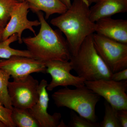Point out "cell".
Listing matches in <instances>:
<instances>
[{
  "mask_svg": "<svg viewBox=\"0 0 127 127\" xmlns=\"http://www.w3.org/2000/svg\"><path fill=\"white\" fill-rule=\"evenodd\" d=\"M73 70L86 81L111 79L112 73L97 52L92 34L84 40L77 53L70 60Z\"/></svg>",
  "mask_w": 127,
  "mask_h": 127,
  "instance_id": "3957f363",
  "label": "cell"
},
{
  "mask_svg": "<svg viewBox=\"0 0 127 127\" xmlns=\"http://www.w3.org/2000/svg\"><path fill=\"white\" fill-rule=\"evenodd\" d=\"M127 12V0H97L90 7V18L95 22L101 18Z\"/></svg>",
  "mask_w": 127,
  "mask_h": 127,
  "instance_id": "4fadbf2b",
  "label": "cell"
},
{
  "mask_svg": "<svg viewBox=\"0 0 127 127\" xmlns=\"http://www.w3.org/2000/svg\"><path fill=\"white\" fill-rule=\"evenodd\" d=\"M5 26V25H4L2 22L0 20V28H3Z\"/></svg>",
  "mask_w": 127,
  "mask_h": 127,
  "instance_id": "4316f807",
  "label": "cell"
},
{
  "mask_svg": "<svg viewBox=\"0 0 127 127\" xmlns=\"http://www.w3.org/2000/svg\"><path fill=\"white\" fill-rule=\"evenodd\" d=\"M0 127H6V126H5L4 125V124L3 123H2L0 121Z\"/></svg>",
  "mask_w": 127,
  "mask_h": 127,
  "instance_id": "83f0119b",
  "label": "cell"
},
{
  "mask_svg": "<svg viewBox=\"0 0 127 127\" xmlns=\"http://www.w3.org/2000/svg\"><path fill=\"white\" fill-rule=\"evenodd\" d=\"M39 83L31 75L9 82L8 94L12 106L28 109L32 107L38 99Z\"/></svg>",
  "mask_w": 127,
  "mask_h": 127,
  "instance_id": "52a82bcc",
  "label": "cell"
},
{
  "mask_svg": "<svg viewBox=\"0 0 127 127\" xmlns=\"http://www.w3.org/2000/svg\"><path fill=\"white\" fill-rule=\"evenodd\" d=\"M10 76L7 72L0 69V101L6 108H12L8 94V86Z\"/></svg>",
  "mask_w": 127,
  "mask_h": 127,
  "instance_id": "ac0fdd59",
  "label": "cell"
},
{
  "mask_svg": "<svg viewBox=\"0 0 127 127\" xmlns=\"http://www.w3.org/2000/svg\"><path fill=\"white\" fill-rule=\"evenodd\" d=\"M12 120L17 127H40L35 118L29 109L12 107Z\"/></svg>",
  "mask_w": 127,
  "mask_h": 127,
  "instance_id": "9a60e30c",
  "label": "cell"
},
{
  "mask_svg": "<svg viewBox=\"0 0 127 127\" xmlns=\"http://www.w3.org/2000/svg\"><path fill=\"white\" fill-rule=\"evenodd\" d=\"M90 6L86 0H73L65 12L50 21L65 35L71 56L77 53L87 37L95 32V22L90 18Z\"/></svg>",
  "mask_w": 127,
  "mask_h": 127,
  "instance_id": "6da1fadb",
  "label": "cell"
},
{
  "mask_svg": "<svg viewBox=\"0 0 127 127\" xmlns=\"http://www.w3.org/2000/svg\"><path fill=\"white\" fill-rule=\"evenodd\" d=\"M47 85V81L45 79H42L39 83L38 99L36 103L28 109L40 127H59L61 114L59 113H55L51 115L48 112L50 99L46 89Z\"/></svg>",
  "mask_w": 127,
  "mask_h": 127,
  "instance_id": "8fae6325",
  "label": "cell"
},
{
  "mask_svg": "<svg viewBox=\"0 0 127 127\" xmlns=\"http://www.w3.org/2000/svg\"><path fill=\"white\" fill-rule=\"evenodd\" d=\"M40 23L38 34L22 38L34 59L44 63L53 61H68L71 54L65 38L59 30H53L42 12L36 13Z\"/></svg>",
  "mask_w": 127,
  "mask_h": 127,
  "instance_id": "7a4b0ae2",
  "label": "cell"
},
{
  "mask_svg": "<svg viewBox=\"0 0 127 127\" xmlns=\"http://www.w3.org/2000/svg\"><path fill=\"white\" fill-rule=\"evenodd\" d=\"M95 49L112 73L127 68V44L96 33L92 34Z\"/></svg>",
  "mask_w": 127,
  "mask_h": 127,
  "instance_id": "5b68a950",
  "label": "cell"
},
{
  "mask_svg": "<svg viewBox=\"0 0 127 127\" xmlns=\"http://www.w3.org/2000/svg\"><path fill=\"white\" fill-rule=\"evenodd\" d=\"M18 40L17 35L15 34L0 42V58L6 59L13 56H17L34 58L28 50H17L11 47V44Z\"/></svg>",
  "mask_w": 127,
  "mask_h": 127,
  "instance_id": "2e32d148",
  "label": "cell"
},
{
  "mask_svg": "<svg viewBox=\"0 0 127 127\" xmlns=\"http://www.w3.org/2000/svg\"><path fill=\"white\" fill-rule=\"evenodd\" d=\"M46 73L51 77V81L46 87L47 91H52L59 86H72L78 87L85 86V79L78 76L71 74L73 70L70 61H53L45 63Z\"/></svg>",
  "mask_w": 127,
  "mask_h": 127,
  "instance_id": "9c48e42d",
  "label": "cell"
},
{
  "mask_svg": "<svg viewBox=\"0 0 127 127\" xmlns=\"http://www.w3.org/2000/svg\"><path fill=\"white\" fill-rule=\"evenodd\" d=\"M104 115L100 127H122L118 117V110L107 102L104 103Z\"/></svg>",
  "mask_w": 127,
  "mask_h": 127,
  "instance_id": "e0dca14e",
  "label": "cell"
},
{
  "mask_svg": "<svg viewBox=\"0 0 127 127\" xmlns=\"http://www.w3.org/2000/svg\"><path fill=\"white\" fill-rule=\"evenodd\" d=\"M118 117L122 127H127V109L118 110Z\"/></svg>",
  "mask_w": 127,
  "mask_h": 127,
  "instance_id": "603a6c76",
  "label": "cell"
},
{
  "mask_svg": "<svg viewBox=\"0 0 127 127\" xmlns=\"http://www.w3.org/2000/svg\"><path fill=\"white\" fill-rule=\"evenodd\" d=\"M18 2L16 0H0V20L5 26L13 8Z\"/></svg>",
  "mask_w": 127,
  "mask_h": 127,
  "instance_id": "d6986e66",
  "label": "cell"
},
{
  "mask_svg": "<svg viewBox=\"0 0 127 127\" xmlns=\"http://www.w3.org/2000/svg\"><path fill=\"white\" fill-rule=\"evenodd\" d=\"M18 2H22V1H25V0H16Z\"/></svg>",
  "mask_w": 127,
  "mask_h": 127,
  "instance_id": "f1b7e54d",
  "label": "cell"
},
{
  "mask_svg": "<svg viewBox=\"0 0 127 127\" xmlns=\"http://www.w3.org/2000/svg\"><path fill=\"white\" fill-rule=\"evenodd\" d=\"M0 69L9 73L13 80L23 79L34 73H46L45 63L33 58L14 56L0 59Z\"/></svg>",
  "mask_w": 127,
  "mask_h": 127,
  "instance_id": "30bf717a",
  "label": "cell"
},
{
  "mask_svg": "<svg viewBox=\"0 0 127 127\" xmlns=\"http://www.w3.org/2000/svg\"><path fill=\"white\" fill-rule=\"evenodd\" d=\"M71 119L68 127H100L99 123L93 122L87 119L78 115L73 111L71 112Z\"/></svg>",
  "mask_w": 127,
  "mask_h": 127,
  "instance_id": "ffe728a7",
  "label": "cell"
},
{
  "mask_svg": "<svg viewBox=\"0 0 127 127\" xmlns=\"http://www.w3.org/2000/svg\"><path fill=\"white\" fill-rule=\"evenodd\" d=\"M30 9L36 13L43 12L45 14V18L48 19L55 14H61L67 10V8L59 0H25Z\"/></svg>",
  "mask_w": 127,
  "mask_h": 127,
  "instance_id": "5bb4252c",
  "label": "cell"
},
{
  "mask_svg": "<svg viewBox=\"0 0 127 127\" xmlns=\"http://www.w3.org/2000/svg\"><path fill=\"white\" fill-rule=\"evenodd\" d=\"M30 9L26 1L18 2L13 8L10 18L4 28L2 33V40L8 39L14 34L18 37V42L23 43L22 34L25 30H30L35 35L34 27L40 25L39 20L31 21L28 18V14Z\"/></svg>",
  "mask_w": 127,
  "mask_h": 127,
  "instance_id": "ba28073f",
  "label": "cell"
},
{
  "mask_svg": "<svg viewBox=\"0 0 127 127\" xmlns=\"http://www.w3.org/2000/svg\"><path fill=\"white\" fill-rule=\"evenodd\" d=\"M58 108H67L93 122H96V105L100 97L86 86L71 89L65 87L52 95Z\"/></svg>",
  "mask_w": 127,
  "mask_h": 127,
  "instance_id": "277c9868",
  "label": "cell"
},
{
  "mask_svg": "<svg viewBox=\"0 0 127 127\" xmlns=\"http://www.w3.org/2000/svg\"><path fill=\"white\" fill-rule=\"evenodd\" d=\"M111 79L116 81H122L127 80V68L113 73Z\"/></svg>",
  "mask_w": 127,
  "mask_h": 127,
  "instance_id": "7402d4cb",
  "label": "cell"
},
{
  "mask_svg": "<svg viewBox=\"0 0 127 127\" xmlns=\"http://www.w3.org/2000/svg\"><path fill=\"white\" fill-rule=\"evenodd\" d=\"M95 33L127 44V20L111 17L101 18L95 22Z\"/></svg>",
  "mask_w": 127,
  "mask_h": 127,
  "instance_id": "7c38bea8",
  "label": "cell"
},
{
  "mask_svg": "<svg viewBox=\"0 0 127 127\" xmlns=\"http://www.w3.org/2000/svg\"><path fill=\"white\" fill-rule=\"evenodd\" d=\"M85 86L117 110L127 109V80L116 81L100 79L85 81Z\"/></svg>",
  "mask_w": 127,
  "mask_h": 127,
  "instance_id": "8992f818",
  "label": "cell"
},
{
  "mask_svg": "<svg viewBox=\"0 0 127 127\" xmlns=\"http://www.w3.org/2000/svg\"><path fill=\"white\" fill-rule=\"evenodd\" d=\"M4 28H0V42L2 41V33Z\"/></svg>",
  "mask_w": 127,
  "mask_h": 127,
  "instance_id": "d4e9b609",
  "label": "cell"
},
{
  "mask_svg": "<svg viewBox=\"0 0 127 127\" xmlns=\"http://www.w3.org/2000/svg\"><path fill=\"white\" fill-rule=\"evenodd\" d=\"M89 5L91 6L93 3H95L97 0H86Z\"/></svg>",
  "mask_w": 127,
  "mask_h": 127,
  "instance_id": "484cf974",
  "label": "cell"
},
{
  "mask_svg": "<svg viewBox=\"0 0 127 127\" xmlns=\"http://www.w3.org/2000/svg\"><path fill=\"white\" fill-rule=\"evenodd\" d=\"M11 109L6 108L0 101V121L6 127H15L11 118Z\"/></svg>",
  "mask_w": 127,
  "mask_h": 127,
  "instance_id": "44dd1931",
  "label": "cell"
},
{
  "mask_svg": "<svg viewBox=\"0 0 127 127\" xmlns=\"http://www.w3.org/2000/svg\"><path fill=\"white\" fill-rule=\"evenodd\" d=\"M61 2L65 5L67 8H69L71 5V0H59Z\"/></svg>",
  "mask_w": 127,
  "mask_h": 127,
  "instance_id": "cb8c5ba5",
  "label": "cell"
}]
</instances>
